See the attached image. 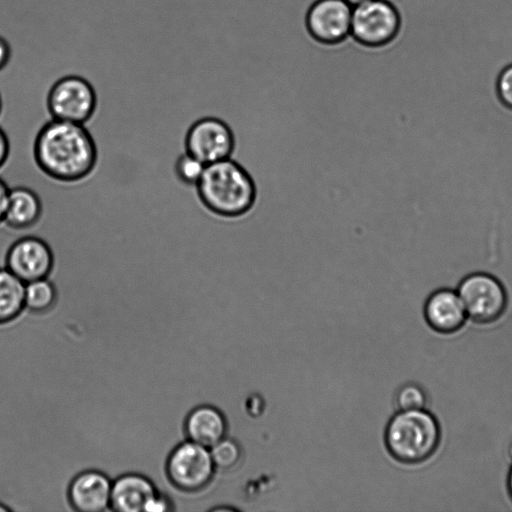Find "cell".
<instances>
[{
  "instance_id": "obj_10",
  "label": "cell",
  "mask_w": 512,
  "mask_h": 512,
  "mask_svg": "<svg viewBox=\"0 0 512 512\" xmlns=\"http://www.w3.org/2000/svg\"><path fill=\"white\" fill-rule=\"evenodd\" d=\"M353 7L345 0H318L308 11L307 26L314 38L333 43L350 34Z\"/></svg>"
},
{
  "instance_id": "obj_27",
  "label": "cell",
  "mask_w": 512,
  "mask_h": 512,
  "mask_svg": "<svg viewBox=\"0 0 512 512\" xmlns=\"http://www.w3.org/2000/svg\"><path fill=\"white\" fill-rule=\"evenodd\" d=\"M11 510L7 505L0 501V512H10Z\"/></svg>"
},
{
  "instance_id": "obj_15",
  "label": "cell",
  "mask_w": 512,
  "mask_h": 512,
  "mask_svg": "<svg viewBox=\"0 0 512 512\" xmlns=\"http://www.w3.org/2000/svg\"><path fill=\"white\" fill-rule=\"evenodd\" d=\"M43 213V205L39 195L26 186L9 189L4 220L12 230H26L35 226Z\"/></svg>"
},
{
  "instance_id": "obj_7",
  "label": "cell",
  "mask_w": 512,
  "mask_h": 512,
  "mask_svg": "<svg viewBox=\"0 0 512 512\" xmlns=\"http://www.w3.org/2000/svg\"><path fill=\"white\" fill-rule=\"evenodd\" d=\"M401 16L388 0H369L353 7L350 34L359 42L378 46L399 33Z\"/></svg>"
},
{
  "instance_id": "obj_2",
  "label": "cell",
  "mask_w": 512,
  "mask_h": 512,
  "mask_svg": "<svg viewBox=\"0 0 512 512\" xmlns=\"http://www.w3.org/2000/svg\"><path fill=\"white\" fill-rule=\"evenodd\" d=\"M195 189L201 204L209 212L226 219L246 215L257 198L252 176L231 158L206 165Z\"/></svg>"
},
{
  "instance_id": "obj_14",
  "label": "cell",
  "mask_w": 512,
  "mask_h": 512,
  "mask_svg": "<svg viewBox=\"0 0 512 512\" xmlns=\"http://www.w3.org/2000/svg\"><path fill=\"white\" fill-rule=\"evenodd\" d=\"M184 429L188 440L210 449L226 437L228 423L219 408L204 403L190 410L185 419Z\"/></svg>"
},
{
  "instance_id": "obj_19",
  "label": "cell",
  "mask_w": 512,
  "mask_h": 512,
  "mask_svg": "<svg viewBox=\"0 0 512 512\" xmlns=\"http://www.w3.org/2000/svg\"><path fill=\"white\" fill-rule=\"evenodd\" d=\"M205 166L202 161L185 151L176 159L174 173L181 183L195 187L204 172Z\"/></svg>"
},
{
  "instance_id": "obj_26",
  "label": "cell",
  "mask_w": 512,
  "mask_h": 512,
  "mask_svg": "<svg viewBox=\"0 0 512 512\" xmlns=\"http://www.w3.org/2000/svg\"><path fill=\"white\" fill-rule=\"evenodd\" d=\"M348 4H350L352 7H355L357 5H360L364 2H367L369 0H345Z\"/></svg>"
},
{
  "instance_id": "obj_4",
  "label": "cell",
  "mask_w": 512,
  "mask_h": 512,
  "mask_svg": "<svg viewBox=\"0 0 512 512\" xmlns=\"http://www.w3.org/2000/svg\"><path fill=\"white\" fill-rule=\"evenodd\" d=\"M166 469L170 482L186 496L206 489L216 471L210 449L188 439L171 451Z\"/></svg>"
},
{
  "instance_id": "obj_22",
  "label": "cell",
  "mask_w": 512,
  "mask_h": 512,
  "mask_svg": "<svg viewBox=\"0 0 512 512\" xmlns=\"http://www.w3.org/2000/svg\"><path fill=\"white\" fill-rule=\"evenodd\" d=\"M10 155V141L6 132L0 127V169L6 164Z\"/></svg>"
},
{
  "instance_id": "obj_1",
  "label": "cell",
  "mask_w": 512,
  "mask_h": 512,
  "mask_svg": "<svg viewBox=\"0 0 512 512\" xmlns=\"http://www.w3.org/2000/svg\"><path fill=\"white\" fill-rule=\"evenodd\" d=\"M33 156L37 167L48 178L76 183L94 171L98 151L85 124L50 119L35 137Z\"/></svg>"
},
{
  "instance_id": "obj_8",
  "label": "cell",
  "mask_w": 512,
  "mask_h": 512,
  "mask_svg": "<svg viewBox=\"0 0 512 512\" xmlns=\"http://www.w3.org/2000/svg\"><path fill=\"white\" fill-rule=\"evenodd\" d=\"M185 151L205 165L231 158L235 137L229 125L218 117L206 116L196 120L187 130Z\"/></svg>"
},
{
  "instance_id": "obj_13",
  "label": "cell",
  "mask_w": 512,
  "mask_h": 512,
  "mask_svg": "<svg viewBox=\"0 0 512 512\" xmlns=\"http://www.w3.org/2000/svg\"><path fill=\"white\" fill-rule=\"evenodd\" d=\"M158 494V489L148 477L126 473L112 482L110 508L116 512H147Z\"/></svg>"
},
{
  "instance_id": "obj_17",
  "label": "cell",
  "mask_w": 512,
  "mask_h": 512,
  "mask_svg": "<svg viewBox=\"0 0 512 512\" xmlns=\"http://www.w3.org/2000/svg\"><path fill=\"white\" fill-rule=\"evenodd\" d=\"M58 299L55 282L47 278L30 281L25 285V309L34 313H46L51 310Z\"/></svg>"
},
{
  "instance_id": "obj_25",
  "label": "cell",
  "mask_w": 512,
  "mask_h": 512,
  "mask_svg": "<svg viewBox=\"0 0 512 512\" xmlns=\"http://www.w3.org/2000/svg\"><path fill=\"white\" fill-rule=\"evenodd\" d=\"M507 491H508L510 499L512 500V465H511L508 475H507Z\"/></svg>"
},
{
  "instance_id": "obj_20",
  "label": "cell",
  "mask_w": 512,
  "mask_h": 512,
  "mask_svg": "<svg viewBox=\"0 0 512 512\" xmlns=\"http://www.w3.org/2000/svg\"><path fill=\"white\" fill-rule=\"evenodd\" d=\"M394 400L398 410L423 409L427 404V394L419 384L408 382L398 388Z\"/></svg>"
},
{
  "instance_id": "obj_30",
  "label": "cell",
  "mask_w": 512,
  "mask_h": 512,
  "mask_svg": "<svg viewBox=\"0 0 512 512\" xmlns=\"http://www.w3.org/2000/svg\"><path fill=\"white\" fill-rule=\"evenodd\" d=\"M259 85H262L260 82H258ZM264 86H268V85H264ZM271 87H275V86H271ZM279 88H283V87H279ZM286 89H292V88H286ZM293 90H298V89H293Z\"/></svg>"
},
{
  "instance_id": "obj_29",
  "label": "cell",
  "mask_w": 512,
  "mask_h": 512,
  "mask_svg": "<svg viewBox=\"0 0 512 512\" xmlns=\"http://www.w3.org/2000/svg\"><path fill=\"white\" fill-rule=\"evenodd\" d=\"M2 108H3V102H2L1 95H0V115L2 113Z\"/></svg>"
},
{
  "instance_id": "obj_9",
  "label": "cell",
  "mask_w": 512,
  "mask_h": 512,
  "mask_svg": "<svg viewBox=\"0 0 512 512\" xmlns=\"http://www.w3.org/2000/svg\"><path fill=\"white\" fill-rule=\"evenodd\" d=\"M55 258L50 245L36 236H23L7 249L4 267L24 283L50 277Z\"/></svg>"
},
{
  "instance_id": "obj_21",
  "label": "cell",
  "mask_w": 512,
  "mask_h": 512,
  "mask_svg": "<svg viewBox=\"0 0 512 512\" xmlns=\"http://www.w3.org/2000/svg\"><path fill=\"white\" fill-rule=\"evenodd\" d=\"M496 93L502 105L512 110V63L499 72L496 79Z\"/></svg>"
},
{
  "instance_id": "obj_24",
  "label": "cell",
  "mask_w": 512,
  "mask_h": 512,
  "mask_svg": "<svg viewBox=\"0 0 512 512\" xmlns=\"http://www.w3.org/2000/svg\"><path fill=\"white\" fill-rule=\"evenodd\" d=\"M9 189L6 182L0 177V225L3 224Z\"/></svg>"
},
{
  "instance_id": "obj_6",
  "label": "cell",
  "mask_w": 512,
  "mask_h": 512,
  "mask_svg": "<svg viewBox=\"0 0 512 512\" xmlns=\"http://www.w3.org/2000/svg\"><path fill=\"white\" fill-rule=\"evenodd\" d=\"M46 107L51 119L86 124L96 111L97 95L87 79L67 75L50 87Z\"/></svg>"
},
{
  "instance_id": "obj_18",
  "label": "cell",
  "mask_w": 512,
  "mask_h": 512,
  "mask_svg": "<svg viewBox=\"0 0 512 512\" xmlns=\"http://www.w3.org/2000/svg\"><path fill=\"white\" fill-rule=\"evenodd\" d=\"M216 469L231 470L236 467L243 455L240 444L231 438L224 437L210 448Z\"/></svg>"
},
{
  "instance_id": "obj_28",
  "label": "cell",
  "mask_w": 512,
  "mask_h": 512,
  "mask_svg": "<svg viewBox=\"0 0 512 512\" xmlns=\"http://www.w3.org/2000/svg\"><path fill=\"white\" fill-rule=\"evenodd\" d=\"M508 454H509V457L512 459V441L510 442L509 447H508Z\"/></svg>"
},
{
  "instance_id": "obj_23",
  "label": "cell",
  "mask_w": 512,
  "mask_h": 512,
  "mask_svg": "<svg viewBox=\"0 0 512 512\" xmlns=\"http://www.w3.org/2000/svg\"><path fill=\"white\" fill-rule=\"evenodd\" d=\"M12 55V50L9 42L0 35V71L3 70L9 63Z\"/></svg>"
},
{
  "instance_id": "obj_12",
  "label": "cell",
  "mask_w": 512,
  "mask_h": 512,
  "mask_svg": "<svg viewBox=\"0 0 512 512\" xmlns=\"http://www.w3.org/2000/svg\"><path fill=\"white\" fill-rule=\"evenodd\" d=\"M423 314L428 326L441 334L460 330L468 319L464 305L456 290H435L425 301Z\"/></svg>"
},
{
  "instance_id": "obj_5",
  "label": "cell",
  "mask_w": 512,
  "mask_h": 512,
  "mask_svg": "<svg viewBox=\"0 0 512 512\" xmlns=\"http://www.w3.org/2000/svg\"><path fill=\"white\" fill-rule=\"evenodd\" d=\"M456 291L467 317L478 324L493 323L504 314L508 296L502 282L486 272H474L464 277Z\"/></svg>"
},
{
  "instance_id": "obj_11",
  "label": "cell",
  "mask_w": 512,
  "mask_h": 512,
  "mask_svg": "<svg viewBox=\"0 0 512 512\" xmlns=\"http://www.w3.org/2000/svg\"><path fill=\"white\" fill-rule=\"evenodd\" d=\"M113 480L99 470H85L77 474L69 486V500L74 512L111 511Z\"/></svg>"
},
{
  "instance_id": "obj_16",
  "label": "cell",
  "mask_w": 512,
  "mask_h": 512,
  "mask_svg": "<svg viewBox=\"0 0 512 512\" xmlns=\"http://www.w3.org/2000/svg\"><path fill=\"white\" fill-rule=\"evenodd\" d=\"M25 285L6 267H0V329H5L25 309Z\"/></svg>"
},
{
  "instance_id": "obj_3",
  "label": "cell",
  "mask_w": 512,
  "mask_h": 512,
  "mask_svg": "<svg viewBox=\"0 0 512 512\" xmlns=\"http://www.w3.org/2000/svg\"><path fill=\"white\" fill-rule=\"evenodd\" d=\"M441 428L427 409L398 410L389 420L384 441L390 455L403 464L425 462L437 451Z\"/></svg>"
}]
</instances>
